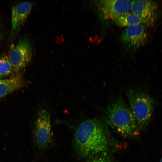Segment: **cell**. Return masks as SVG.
Listing matches in <instances>:
<instances>
[{"label": "cell", "mask_w": 162, "mask_h": 162, "mask_svg": "<svg viewBox=\"0 0 162 162\" xmlns=\"http://www.w3.org/2000/svg\"><path fill=\"white\" fill-rule=\"evenodd\" d=\"M146 26L142 24L129 26L122 32L121 41L128 50L134 51L146 43L148 37Z\"/></svg>", "instance_id": "cell-7"}, {"label": "cell", "mask_w": 162, "mask_h": 162, "mask_svg": "<svg viewBox=\"0 0 162 162\" xmlns=\"http://www.w3.org/2000/svg\"><path fill=\"white\" fill-rule=\"evenodd\" d=\"M86 162H113L110 157L105 154H98L89 158Z\"/></svg>", "instance_id": "cell-13"}, {"label": "cell", "mask_w": 162, "mask_h": 162, "mask_svg": "<svg viewBox=\"0 0 162 162\" xmlns=\"http://www.w3.org/2000/svg\"><path fill=\"white\" fill-rule=\"evenodd\" d=\"M108 130L103 122L96 118L83 121L77 128L73 145L77 154L82 158H89L108 149Z\"/></svg>", "instance_id": "cell-1"}, {"label": "cell", "mask_w": 162, "mask_h": 162, "mask_svg": "<svg viewBox=\"0 0 162 162\" xmlns=\"http://www.w3.org/2000/svg\"><path fill=\"white\" fill-rule=\"evenodd\" d=\"M99 15L105 20L114 21L131 11L132 1L100 0L94 1Z\"/></svg>", "instance_id": "cell-6"}, {"label": "cell", "mask_w": 162, "mask_h": 162, "mask_svg": "<svg viewBox=\"0 0 162 162\" xmlns=\"http://www.w3.org/2000/svg\"><path fill=\"white\" fill-rule=\"evenodd\" d=\"M105 120L107 124L122 136H133L139 134L140 130L130 108L121 97L107 106Z\"/></svg>", "instance_id": "cell-2"}, {"label": "cell", "mask_w": 162, "mask_h": 162, "mask_svg": "<svg viewBox=\"0 0 162 162\" xmlns=\"http://www.w3.org/2000/svg\"><path fill=\"white\" fill-rule=\"evenodd\" d=\"M160 162H162V157L161 158V159L160 160Z\"/></svg>", "instance_id": "cell-15"}, {"label": "cell", "mask_w": 162, "mask_h": 162, "mask_svg": "<svg viewBox=\"0 0 162 162\" xmlns=\"http://www.w3.org/2000/svg\"><path fill=\"white\" fill-rule=\"evenodd\" d=\"M2 29L1 27V24L0 23V44L1 41L2 40Z\"/></svg>", "instance_id": "cell-14"}, {"label": "cell", "mask_w": 162, "mask_h": 162, "mask_svg": "<svg viewBox=\"0 0 162 162\" xmlns=\"http://www.w3.org/2000/svg\"><path fill=\"white\" fill-rule=\"evenodd\" d=\"M8 56L13 68L12 76L21 74L32 58V48L28 38H20L12 45Z\"/></svg>", "instance_id": "cell-4"}, {"label": "cell", "mask_w": 162, "mask_h": 162, "mask_svg": "<svg viewBox=\"0 0 162 162\" xmlns=\"http://www.w3.org/2000/svg\"><path fill=\"white\" fill-rule=\"evenodd\" d=\"M32 7L31 2L23 1L13 5L11 7V26L10 36L14 38L25 23Z\"/></svg>", "instance_id": "cell-8"}, {"label": "cell", "mask_w": 162, "mask_h": 162, "mask_svg": "<svg viewBox=\"0 0 162 162\" xmlns=\"http://www.w3.org/2000/svg\"><path fill=\"white\" fill-rule=\"evenodd\" d=\"M13 68L8 56L5 53L0 55V79L12 76Z\"/></svg>", "instance_id": "cell-12"}, {"label": "cell", "mask_w": 162, "mask_h": 162, "mask_svg": "<svg viewBox=\"0 0 162 162\" xmlns=\"http://www.w3.org/2000/svg\"><path fill=\"white\" fill-rule=\"evenodd\" d=\"M25 84L21 74L6 79H0V98L22 88Z\"/></svg>", "instance_id": "cell-10"}, {"label": "cell", "mask_w": 162, "mask_h": 162, "mask_svg": "<svg viewBox=\"0 0 162 162\" xmlns=\"http://www.w3.org/2000/svg\"><path fill=\"white\" fill-rule=\"evenodd\" d=\"M113 21L117 25L123 27H127L140 24L146 26V22L144 20L130 13L119 17Z\"/></svg>", "instance_id": "cell-11"}, {"label": "cell", "mask_w": 162, "mask_h": 162, "mask_svg": "<svg viewBox=\"0 0 162 162\" xmlns=\"http://www.w3.org/2000/svg\"><path fill=\"white\" fill-rule=\"evenodd\" d=\"M127 94L130 108L140 130L149 122L154 110V101L141 90L130 89Z\"/></svg>", "instance_id": "cell-3"}, {"label": "cell", "mask_w": 162, "mask_h": 162, "mask_svg": "<svg viewBox=\"0 0 162 162\" xmlns=\"http://www.w3.org/2000/svg\"><path fill=\"white\" fill-rule=\"evenodd\" d=\"M34 143L38 149H46L52 142L53 134L50 124V114L45 109L40 110L35 122L33 131Z\"/></svg>", "instance_id": "cell-5"}, {"label": "cell", "mask_w": 162, "mask_h": 162, "mask_svg": "<svg viewBox=\"0 0 162 162\" xmlns=\"http://www.w3.org/2000/svg\"><path fill=\"white\" fill-rule=\"evenodd\" d=\"M157 10V5L152 1H132L131 11L144 20L147 26H152L154 24Z\"/></svg>", "instance_id": "cell-9"}]
</instances>
